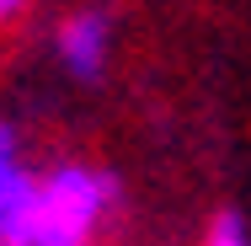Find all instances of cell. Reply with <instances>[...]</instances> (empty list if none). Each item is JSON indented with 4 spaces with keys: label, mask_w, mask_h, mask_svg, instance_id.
I'll return each mask as SVG.
<instances>
[{
    "label": "cell",
    "mask_w": 251,
    "mask_h": 246,
    "mask_svg": "<svg viewBox=\"0 0 251 246\" xmlns=\"http://www.w3.org/2000/svg\"><path fill=\"white\" fill-rule=\"evenodd\" d=\"M118 182L91 166H59L38 182V214L27 246H91L101 214L112 209Z\"/></svg>",
    "instance_id": "1"
},
{
    "label": "cell",
    "mask_w": 251,
    "mask_h": 246,
    "mask_svg": "<svg viewBox=\"0 0 251 246\" xmlns=\"http://www.w3.org/2000/svg\"><path fill=\"white\" fill-rule=\"evenodd\" d=\"M32 214H38V177L16 161V134L0 123V246L32 241Z\"/></svg>",
    "instance_id": "2"
},
{
    "label": "cell",
    "mask_w": 251,
    "mask_h": 246,
    "mask_svg": "<svg viewBox=\"0 0 251 246\" xmlns=\"http://www.w3.org/2000/svg\"><path fill=\"white\" fill-rule=\"evenodd\" d=\"M107 16L101 11H80V16H70L64 27H59V54H64V64H70V75H80V81H97L101 64H107Z\"/></svg>",
    "instance_id": "3"
},
{
    "label": "cell",
    "mask_w": 251,
    "mask_h": 246,
    "mask_svg": "<svg viewBox=\"0 0 251 246\" xmlns=\"http://www.w3.org/2000/svg\"><path fill=\"white\" fill-rule=\"evenodd\" d=\"M203 246H251L246 241V225H241V214H219L214 225H208V241Z\"/></svg>",
    "instance_id": "4"
},
{
    "label": "cell",
    "mask_w": 251,
    "mask_h": 246,
    "mask_svg": "<svg viewBox=\"0 0 251 246\" xmlns=\"http://www.w3.org/2000/svg\"><path fill=\"white\" fill-rule=\"evenodd\" d=\"M27 5H32V0H0V27H5V22H11V16H22V11H27Z\"/></svg>",
    "instance_id": "5"
}]
</instances>
